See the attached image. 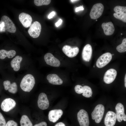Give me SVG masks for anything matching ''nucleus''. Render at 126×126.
Returning a JSON list of instances; mask_svg holds the SVG:
<instances>
[{"label":"nucleus","mask_w":126,"mask_h":126,"mask_svg":"<svg viewBox=\"0 0 126 126\" xmlns=\"http://www.w3.org/2000/svg\"><path fill=\"white\" fill-rule=\"evenodd\" d=\"M19 19L22 25L24 27L28 28L31 25L32 18L29 14L24 12L21 13L19 15Z\"/></svg>","instance_id":"nucleus-14"},{"label":"nucleus","mask_w":126,"mask_h":126,"mask_svg":"<svg viewBox=\"0 0 126 126\" xmlns=\"http://www.w3.org/2000/svg\"><path fill=\"white\" fill-rule=\"evenodd\" d=\"M62 21L61 19H60L58 21L55 23V25L56 27H58L60 26L62 23Z\"/></svg>","instance_id":"nucleus-36"},{"label":"nucleus","mask_w":126,"mask_h":126,"mask_svg":"<svg viewBox=\"0 0 126 126\" xmlns=\"http://www.w3.org/2000/svg\"><path fill=\"white\" fill-rule=\"evenodd\" d=\"M79 0H70V1L72 3H74L75 2H76Z\"/></svg>","instance_id":"nucleus-39"},{"label":"nucleus","mask_w":126,"mask_h":126,"mask_svg":"<svg viewBox=\"0 0 126 126\" xmlns=\"http://www.w3.org/2000/svg\"><path fill=\"white\" fill-rule=\"evenodd\" d=\"M104 111L105 108L103 105L101 104L98 105L91 113L92 119L94 120L96 123H100L102 118Z\"/></svg>","instance_id":"nucleus-2"},{"label":"nucleus","mask_w":126,"mask_h":126,"mask_svg":"<svg viewBox=\"0 0 126 126\" xmlns=\"http://www.w3.org/2000/svg\"><path fill=\"white\" fill-rule=\"evenodd\" d=\"M55 126H65V125L63 123L60 122L56 124Z\"/></svg>","instance_id":"nucleus-37"},{"label":"nucleus","mask_w":126,"mask_h":126,"mask_svg":"<svg viewBox=\"0 0 126 126\" xmlns=\"http://www.w3.org/2000/svg\"><path fill=\"white\" fill-rule=\"evenodd\" d=\"M22 60V57L19 56L15 57L11 61L10 65L15 71H18L20 68V63Z\"/></svg>","instance_id":"nucleus-20"},{"label":"nucleus","mask_w":126,"mask_h":126,"mask_svg":"<svg viewBox=\"0 0 126 126\" xmlns=\"http://www.w3.org/2000/svg\"><path fill=\"white\" fill-rule=\"evenodd\" d=\"M122 33H121V35H122Z\"/></svg>","instance_id":"nucleus-43"},{"label":"nucleus","mask_w":126,"mask_h":126,"mask_svg":"<svg viewBox=\"0 0 126 126\" xmlns=\"http://www.w3.org/2000/svg\"><path fill=\"white\" fill-rule=\"evenodd\" d=\"M84 9L83 7L82 6H80L76 8L75 9V11L76 12H77L80 10H83Z\"/></svg>","instance_id":"nucleus-35"},{"label":"nucleus","mask_w":126,"mask_h":126,"mask_svg":"<svg viewBox=\"0 0 126 126\" xmlns=\"http://www.w3.org/2000/svg\"><path fill=\"white\" fill-rule=\"evenodd\" d=\"M55 14V13L54 11H52L51 13L49 15L48 18L49 19H50L52 18Z\"/></svg>","instance_id":"nucleus-34"},{"label":"nucleus","mask_w":126,"mask_h":126,"mask_svg":"<svg viewBox=\"0 0 126 126\" xmlns=\"http://www.w3.org/2000/svg\"><path fill=\"white\" fill-rule=\"evenodd\" d=\"M114 10L115 13H122L126 14V7L116 6L114 8Z\"/></svg>","instance_id":"nucleus-28"},{"label":"nucleus","mask_w":126,"mask_h":126,"mask_svg":"<svg viewBox=\"0 0 126 126\" xmlns=\"http://www.w3.org/2000/svg\"><path fill=\"white\" fill-rule=\"evenodd\" d=\"M77 118L80 126H89V118L87 112L83 109L80 110L77 114Z\"/></svg>","instance_id":"nucleus-7"},{"label":"nucleus","mask_w":126,"mask_h":126,"mask_svg":"<svg viewBox=\"0 0 126 126\" xmlns=\"http://www.w3.org/2000/svg\"><path fill=\"white\" fill-rule=\"evenodd\" d=\"M114 55V54H112V55Z\"/></svg>","instance_id":"nucleus-40"},{"label":"nucleus","mask_w":126,"mask_h":126,"mask_svg":"<svg viewBox=\"0 0 126 126\" xmlns=\"http://www.w3.org/2000/svg\"><path fill=\"white\" fill-rule=\"evenodd\" d=\"M74 89L76 92L79 94L82 93L83 87L80 85H76Z\"/></svg>","instance_id":"nucleus-29"},{"label":"nucleus","mask_w":126,"mask_h":126,"mask_svg":"<svg viewBox=\"0 0 126 126\" xmlns=\"http://www.w3.org/2000/svg\"><path fill=\"white\" fill-rule=\"evenodd\" d=\"M116 119L118 121L121 122L123 120L126 121V116L124 113V107L121 103H118L115 107Z\"/></svg>","instance_id":"nucleus-12"},{"label":"nucleus","mask_w":126,"mask_h":126,"mask_svg":"<svg viewBox=\"0 0 126 126\" xmlns=\"http://www.w3.org/2000/svg\"><path fill=\"white\" fill-rule=\"evenodd\" d=\"M104 6L101 3H98L94 5L90 11V16L93 19H96L102 15L104 10Z\"/></svg>","instance_id":"nucleus-3"},{"label":"nucleus","mask_w":126,"mask_h":126,"mask_svg":"<svg viewBox=\"0 0 126 126\" xmlns=\"http://www.w3.org/2000/svg\"><path fill=\"white\" fill-rule=\"evenodd\" d=\"M16 102L13 99L10 98H7L4 99L2 102L1 107L4 112H8L15 106Z\"/></svg>","instance_id":"nucleus-9"},{"label":"nucleus","mask_w":126,"mask_h":126,"mask_svg":"<svg viewBox=\"0 0 126 126\" xmlns=\"http://www.w3.org/2000/svg\"><path fill=\"white\" fill-rule=\"evenodd\" d=\"M92 49L89 44L86 45L84 47L82 52V57L83 60L85 61L89 62L92 56Z\"/></svg>","instance_id":"nucleus-17"},{"label":"nucleus","mask_w":126,"mask_h":126,"mask_svg":"<svg viewBox=\"0 0 126 126\" xmlns=\"http://www.w3.org/2000/svg\"><path fill=\"white\" fill-rule=\"evenodd\" d=\"M116 71L114 69H110L105 73L104 77V80L105 83L109 84L115 80L117 75Z\"/></svg>","instance_id":"nucleus-13"},{"label":"nucleus","mask_w":126,"mask_h":126,"mask_svg":"<svg viewBox=\"0 0 126 126\" xmlns=\"http://www.w3.org/2000/svg\"><path fill=\"white\" fill-rule=\"evenodd\" d=\"M34 126H47V124L46 122H42L39 123L35 125Z\"/></svg>","instance_id":"nucleus-33"},{"label":"nucleus","mask_w":126,"mask_h":126,"mask_svg":"<svg viewBox=\"0 0 126 126\" xmlns=\"http://www.w3.org/2000/svg\"><path fill=\"white\" fill-rule=\"evenodd\" d=\"M63 113V111L61 109H55L51 110L49 113V119L50 122H55L61 117Z\"/></svg>","instance_id":"nucleus-16"},{"label":"nucleus","mask_w":126,"mask_h":126,"mask_svg":"<svg viewBox=\"0 0 126 126\" xmlns=\"http://www.w3.org/2000/svg\"><path fill=\"white\" fill-rule=\"evenodd\" d=\"M41 30V24L39 22L36 21L31 24L28 30V32L31 37L36 38L39 36Z\"/></svg>","instance_id":"nucleus-6"},{"label":"nucleus","mask_w":126,"mask_h":126,"mask_svg":"<svg viewBox=\"0 0 126 126\" xmlns=\"http://www.w3.org/2000/svg\"><path fill=\"white\" fill-rule=\"evenodd\" d=\"M117 50L119 52L121 53L126 51V38H124L122 40V43L118 45L116 47Z\"/></svg>","instance_id":"nucleus-24"},{"label":"nucleus","mask_w":126,"mask_h":126,"mask_svg":"<svg viewBox=\"0 0 126 126\" xmlns=\"http://www.w3.org/2000/svg\"><path fill=\"white\" fill-rule=\"evenodd\" d=\"M125 87H126V74H125Z\"/></svg>","instance_id":"nucleus-38"},{"label":"nucleus","mask_w":126,"mask_h":126,"mask_svg":"<svg viewBox=\"0 0 126 126\" xmlns=\"http://www.w3.org/2000/svg\"><path fill=\"white\" fill-rule=\"evenodd\" d=\"M96 21H97V19H96Z\"/></svg>","instance_id":"nucleus-42"},{"label":"nucleus","mask_w":126,"mask_h":126,"mask_svg":"<svg viewBox=\"0 0 126 126\" xmlns=\"http://www.w3.org/2000/svg\"><path fill=\"white\" fill-rule=\"evenodd\" d=\"M112 55L110 53L108 52L101 55L97 60L96 65L99 68H102L108 64L112 59Z\"/></svg>","instance_id":"nucleus-5"},{"label":"nucleus","mask_w":126,"mask_h":126,"mask_svg":"<svg viewBox=\"0 0 126 126\" xmlns=\"http://www.w3.org/2000/svg\"><path fill=\"white\" fill-rule=\"evenodd\" d=\"M47 79L49 83L55 85H60L63 83L62 80L57 74H50L47 77Z\"/></svg>","instance_id":"nucleus-19"},{"label":"nucleus","mask_w":126,"mask_h":126,"mask_svg":"<svg viewBox=\"0 0 126 126\" xmlns=\"http://www.w3.org/2000/svg\"><path fill=\"white\" fill-rule=\"evenodd\" d=\"M6 124V121L4 117L0 112V126H5Z\"/></svg>","instance_id":"nucleus-30"},{"label":"nucleus","mask_w":126,"mask_h":126,"mask_svg":"<svg viewBox=\"0 0 126 126\" xmlns=\"http://www.w3.org/2000/svg\"><path fill=\"white\" fill-rule=\"evenodd\" d=\"M51 1V0H35L34 2L35 5L39 6L43 5H48L50 3Z\"/></svg>","instance_id":"nucleus-26"},{"label":"nucleus","mask_w":126,"mask_h":126,"mask_svg":"<svg viewBox=\"0 0 126 126\" xmlns=\"http://www.w3.org/2000/svg\"><path fill=\"white\" fill-rule=\"evenodd\" d=\"M44 59L46 64L50 66L58 67L60 66V63L59 60L51 53L46 54L44 56Z\"/></svg>","instance_id":"nucleus-11"},{"label":"nucleus","mask_w":126,"mask_h":126,"mask_svg":"<svg viewBox=\"0 0 126 126\" xmlns=\"http://www.w3.org/2000/svg\"><path fill=\"white\" fill-rule=\"evenodd\" d=\"M35 84V79L33 76L28 74L24 76L22 79L20 87L24 91L29 92L32 89Z\"/></svg>","instance_id":"nucleus-1"},{"label":"nucleus","mask_w":126,"mask_h":126,"mask_svg":"<svg viewBox=\"0 0 126 126\" xmlns=\"http://www.w3.org/2000/svg\"><path fill=\"white\" fill-rule=\"evenodd\" d=\"M114 16L116 18L126 22V14L122 13H115L113 14Z\"/></svg>","instance_id":"nucleus-25"},{"label":"nucleus","mask_w":126,"mask_h":126,"mask_svg":"<svg viewBox=\"0 0 126 126\" xmlns=\"http://www.w3.org/2000/svg\"><path fill=\"white\" fill-rule=\"evenodd\" d=\"M82 95L84 97L89 98L92 96V92L91 88L88 86H84L83 87Z\"/></svg>","instance_id":"nucleus-23"},{"label":"nucleus","mask_w":126,"mask_h":126,"mask_svg":"<svg viewBox=\"0 0 126 126\" xmlns=\"http://www.w3.org/2000/svg\"><path fill=\"white\" fill-rule=\"evenodd\" d=\"M105 34L107 35H112L115 31V28L113 24L111 22L103 23L102 25Z\"/></svg>","instance_id":"nucleus-18"},{"label":"nucleus","mask_w":126,"mask_h":126,"mask_svg":"<svg viewBox=\"0 0 126 126\" xmlns=\"http://www.w3.org/2000/svg\"><path fill=\"white\" fill-rule=\"evenodd\" d=\"M16 51L13 50L8 51L4 49L0 50V59H4L6 57L11 58L14 57L16 55Z\"/></svg>","instance_id":"nucleus-21"},{"label":"nucleus","mask_w":126,"mask_h":126,"mask_svg":"<svg viewBox=\"0 0 126 126\" xmlns=\"http://www.w3.org/2000/svg\"><path fill=\"white\" fill-rule=\"evenodd\" d=\"M18 90V86L15 82H13L11 84L9 87L8 90V91L12 93H16Z\"/></svg>","instance_id":"nucleus-27"},{"label":"nucleus","mask_w":126,"mask_h":126,"mask_svg":"<svg viewBox=\"0 0 126 126\" xmlns=\"http://www.w3.org/2000/svg\"><path fill=\"white\" fill-rule=\"evenodd\" d=\"M38 107L41 109L44 110L48 108L49 102L46 94L41 93L39 95L37 101Z\"/></svg>","instance_id":"nucleus-10"},{"label":"nucleus","mask_w":126,"mask_h":126,"mask_svg":"<svg viewBox=\"0 0 126 126\" xmlns=\"http://www.w3.org/2000/svg\"><path fill=\"white\" fill-rule=\"evenodd\" d=\"M5 126H18V125L14 121L10 120L7 122Z\"/></svg>","instance_id":"nucleus-32"},{"label":"nucleus","mask_w":126,"mask_h":126,"mask_svg":"<svg viewBox=\"0 0 126 126\" xmlns=\"http://www.w3.org/2000/svg\"><path fill=\"white\" fill-rule=\"evenodd\" d=\"M1 22L4 24V28L8 32L14 33L16 30L15 24L11 19L6 15L3 16L1 18Z\"/></svg>","instance_id":"nucleus-4"},{"label":"nucleus","mask_w":126,"mask_h":126,"mask_svg":"<svg viewBox=\"0 0 126 126\" xmlns=\"http://www.w3.org/2000/svg\"><path fill=\"white\" fill-rule=\"evenodd\" d=\"M93 67H95V66H94Z\"/></svg>","instance_id":"nucleus-41"},{"label":"nucleus","mask_w":126,"mask_h":126,"mask_svg":"<svg viewBox=\"0 0 126 126\" xmlns=\"http://www.w3.org/2000/svg\"><path fill=\"white\" fill-rule=\"evenodd\" d=\"M20 123L21 126H33L28 117L25 115H23L21 116Z\"/></svg>","instance_id":"nucleus-22"},{"label":"nucleus","mask_w":126,"mask_h":126,"mask_svg":"<svg viewBox=\"0 0 126 126\" xmlns=\"http://www.w3.org/2000/svg\"><path fill=\"white\" fill-rule=\"evenodd\" d=\"M11 83L10 81L6 80L3 82V84L4 89L6 90H8L9 88Z\"/></svg>","instance_id":"nucleus-31"},{"label":"nucleus","mask_w":126,"mask_h":126,"mask_svg":"<svg viewBox=\"0 0 126 126\" xmlns=\"http://www.w3.org/2000/svg\"><path fill=\"white\" fill-rule=\"evenodd\" d=\"M62 50L63 53L67 56L72 58L76 56L79 52L78 48L76 46H71L65 45L63 47Z\"/></svg>","instance_id":"nucleus-8"},{"label":"nucleus","mask_w":126,"mask_h":126,"mask_svg":"<svg viewBox=\"0 0 126 126\" xmlns=\"http://www.w3.org/2000/svg\"><path fill=\"white\" fill-rule=\"evenodd\" d=\"M116 116V114L112 111H109L106 113L104 119L106 126H114L115 124Z\"/></svg>","instance_id":"nucleus-15"}]
</instances>
